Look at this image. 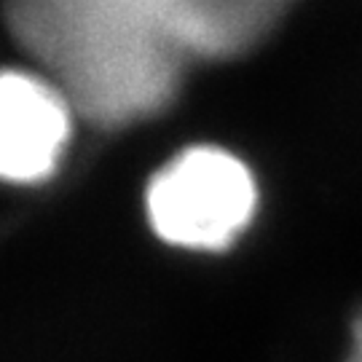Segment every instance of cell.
Listing matches in <instances>:
<instances>
[{
    "label": "cell",
    "instance_id": "3",
    "mask_svg": "<svg viewBox=\"0 0 362 362\" xmlns=\"http://www.w3.org/2000/svg\"><path fill=\"white\" fill-rule=\"evenodd\" d=\"M344 362H362V309L357 311V317L351 322L349 351H346V360Z\"/></svg>",
    "mask_w": 362,
    "mask_h": 362
},
{
    "label": "cell",
    "instance_id": "1",
    "mask_svg": "<svg viewBox=\"0 0 362 362\" xmlns=\"http://www.w3.org/2000/svg\"><path fill=\"white\" fill-rule=\"evenodd\" d=\"M255 212L247 167L218 148H194L161 169L148 188V218L169 245L223 250Z\"/></svg>",
    "mask_w": 362,
    "mask_h": 362
},
{
    "label": "cell",
    "instance_id": "2",
    "mask_svg": "<svg viewBox=\"0 0 362 362\" xmlns=\"http://www.w3.org/2000/svg\"><path fill=\"white\" fill-rule=\"evenodd\" d=\"M70 118L62 97L25 73H0V177L33 182L62 156Z\"/></svg>",
    "mask_w": 362,
    "mask_h": 362
}]
</instances>
